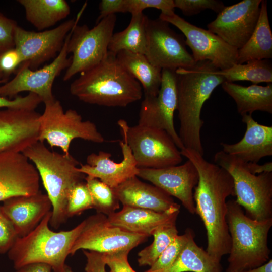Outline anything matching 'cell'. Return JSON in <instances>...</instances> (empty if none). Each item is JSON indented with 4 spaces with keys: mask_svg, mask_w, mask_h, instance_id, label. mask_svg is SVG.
<instances>
[{
    "mask_svg": "<svg viewBox=\"0 0 272 272\" xmlns=\"http://www.w3.org/2000/svg\"><path fill=\"white\" fill-rule=\"evenodd\" d=\"M180 153L198 171V182L193 193L195 213L200 216L207 231L206 251L220 262L223 256L229 254L231 247L226 199L235 196L233 178L225 169L208 162L194 150L184 148Z\"/></svg>",
    "mask_w": 272,
    "mask_h": 272,
    "instance_id": "6da1fadb",
    "label": "cell"
},
{
    "mask_svg": "<svg viewBox=\"0 0 272 272\" xmlns=\"http://www.w3.org/2000/svg\"><path fill=\"white\" fill-rule=\"evenodd\" d=\"M218 70L210 61H201L189 69L175 71L180 122L178 134L184 148L194 150L203 156L201 109L215 88L226 81L217 73Z\"/></svg>",
    "mask_w": 272,
    "mask_h": 272,
    "instance_id": "7a4b0ae2",
    "label": "cell"
},
{
    "mask_svg": "<svg viewBox=\"0 0 272 272\" xmlns=\"http://www.w3.org/2000/svg\"><path fill=\"white\" fill-rule=\"evenodd\" d=\"M70 91L82 102L106 107H125L142 97L140 83L109 51L99 63L72 82Z\"/></svg>",
    "mask_w": 272,
    "mask_h": 272,
    "instance_id": "3957f363",
    "label": "cell"
},
{
    "mask_svg": "<svg viewBox=\"0 0 272 272\" xmlns=\"http://www.w3.org/2000/svg\"><path fill=\"white\" fill-rule=\"evenodd\" d=\"M22 153L33 163L42 179L52 206L49 225L58 229L67 219L66 209L70 192L84 176L78 170L80 163L71 154L51 151L39 141Z\"/></svg>",
    "mask_w": 272,
    "mask_h": 272,
    "instance_id": "277c9868",
    "label": "cell"
},
{
    "mask_svg": "<svg viewBox=\"0 0 272 272\" xmlns=\"http://www.w3.org/2000/svg\"><path fill=\"white\" fill-rule=\"evenodd\" d=\"M231 247L226 272H245L269 260L268 235L272 218L256 221L248 217L235 200L227 201Z\"/></svg>",
    "mask_w": 272,
    "mask_h": 272,
    "instance_id": "5b68a950",
    "label": "cell"
},
{
    "mask_svg": "<svg viewBox=\"0 0 272 272\" xmlns=\"http://www.w3.org/2000/svg\"><path fill=\"white\" fill-rule=\"evenodd\" d=\"M52 211L25 236L18 237L8 252L15 270L27 264L42 263L50 265L54 272H61L85 220L68 231L55 232L49 227Z\"/></svg>",
    "mask_w": 272,
    "mask_h": 272,
    "instance_id": "8992f818",
    "label": "cell"
},
{
    "mask_svg": "<svg viewBox=\"0 0 272 272\" xmlns=\"http://www.w3.org/2000/svg\"><path fill=\"white\" fill-rule=\"evenodd\" d=\"M214 162L232 176L235 200L248 217L256 221L272 218V172L252 174L244 162L222 150L215 154Z\"/></svg>",
    "mask_w": 272,
    "mask_h": 272,
    "instance_id": "52a82bcc",
    "label": "cell"
},
{
    "mask_svg": "<svg viewBox=\"0 0 272 272\" xmlns=\"http://www.w3.org/2000/svg\"><path fill=\"white\" fill-rule=\"evenodd\" d=\"M44 105V112L38 118L39 141H46L51 148L59 147L66 155L70 154V145L75 139L96 143L105 141L95 124L89 120L83 121L75 110L64 111L60 102L56 99Z\"/></svg>",
    "mask_w": 272,
    "mask_h": 272,
    "instance_id": "ba28073f",
    "label": "cell"
},
{
    "mask_svg": "<svg viewBox=\"0 0 272 272\" xmlns=\"http://www.w3.org/2000/svg\"><path fill=\"white\" fill-rule=\"evenodd\" d=\"M117 124L138 168H161L182 162L180 151L165 130L138 124L130 126L124 119Z\"/></svg>",
    "mask_w": 272,
    "mask_h": 272,
    "instance_id": "9c48e42d",
    "label": "cell"
},
{
    "mask_svg": "<svg viewBox=\"0 0 272 272\" xmlns=\"http://www.w3.org/2000/svg\"><path fill=\"white\" fill-rule=\"evenodd\" d=\"M116 20L114 14L103 18L91 29L85 24L78 25V22L75 25L67 43V53L72 56L64 81L95 66L105 57Z\"/></svg>",
    "mask_w": 272,
    "mask_h": 272,
    "instance_id": "30bf717a",
    "label": "cell"
},
{
    "mask_svg": "<svg viewBox=\"0 0 272 272\" xmlns=\"http://www.w3.org/2000/svg\"><path fill=\"white\" fill-rule=\"evenodd\" d=\"M146 30L145 55L153 65L175 71L195 65L196 62L187 51L183 37L171 29L168 23L159 18L148 17Z\"/></svg>",
    "mask_w": 272,
    "mask_h": 272,
    "instance_id": "8fae6325",
    "label": "cell"
},
{
    "mask_svg": "<svg viewBox=\"0 0 272 272\" xmlns=\"http://www.w3.org/2000/svg\"><path fill=\"white\" fill-rule=\"evenodd\" d=\"M149 236L125 231L111 224L107 216L97 213L85 220V225L75 240L70 255L79 250L102 254L130 251Z\"/></svg>",
    "mask_w": 272,
    "mask_h": 272,
    "instance_id": "7c38bea8",
    "label": "cell"
},
{
    "mask_svg": "<svg viewBox=\"0 0 272 272\" xmlns=\"http://www.w3.org/2000/svg\"><path fill=\"white\" fill-rule=\"evenodd\" d=\"M86 5L85 3L75 19L65 21L51 29L35 32L17 25L14 33V47L21 54L23 63L35 70L44 62L54 59L61 50L67 35L79 22Z\"/></svg>",
    "mask_w": 272,
    "mask_h": 272,
    "instance_id": "4fadbf2b",
    "label": "cell"
},
{
    "mask_svg": "<svg viewBox=\"0 0 272 272\" xmlns=\"http://www.w3.org/2000/svg\"><path fill=\"white\" fill-rule=\"evenodd\" d=\"M72 30L61 50L50 63L40 69L32 70L27 64L22 63L17 70L15 77L0 86V96L12 99L19 93L28 91L38 95L44 103L55 99L52 93L53 83L71 62V57H67V46Z\"/></svg>",
    "mask_w": 272,
    "mask_h": 272,
    "instance_id": "5bb4252c",
    "label": "cell"
},
{
    "mask_svg": "<svg viewBox=\"0 0 272 272\" xmlns=\"http://www.w3.org/2000/svg\"><path fill=\"white\" fill-rule=\"evenodd\" d=\"M159 18L179 29L185 36V44L192 51L196 62L209 61L220 70L237 63L238 50L231 46L217 35L197 27L174 13L160 14Z\"/></svg>",
    "mask_w": 272,
    "mask_h": 272,
    "instance_id": "9a60e30c",
    "label": "cell"
},
{
    "mask_svg": "<svg viewBox=\"0 0 272 272\" xmlns=\"http://www.w3.org/2000/svg\"><path fill=\"white\" fill-rule=\"evenodd\" d=\"M177 108L175 71L162 70V80L157 96H144L139 113L138 124L165 130L181 150L184 149L174 123Z\"/></svg>",
    "mask_w": 272,
    "mask_h": 272,
    "instance_id": "2e32d148",
    "label": "cell"
},
{
    "mask_svg": "<svg viewBox=\"0 0 272 272\" xmlns=\"http://www.w3.org/2000/svg\"><path fill=\"white\" fill-rule=\"evenodd\" d=\"M262 0H244L225 6L207 25L208 30L238 50L246 43L258 20Z\"/></svg>",
    "mask_w": 272,
    "mask_h": 272,
    "instance_id": "e0dca14e",
    "label": "cell"
},
{
    "mask_svg": "<svg viewBox=\"0 0 272 272\" xmlns=\"http://www.w3.org/2000/svg\"><path fill=\"white\" fill-rule=\"evenodd\" d=\"M137 177L178 198L190 213H195L193 190L198 183L199 175L190 160L183 164L161 168H139Z\"/></svg>",
    "mask_w": 272,
    "mask_h": 272,
    "instance_id": "ac0fdd59",
    "label": "cell"
},
{
    "mask_svg": "<svg viewBox=\"0 0 272 272\" xmlns=\"http://www.w3.org/2000/svg\"><path fill=\"white\" fill-rule=\"evenodd\" d=\"M39 181L36 167L22 153H0V201L37 193Z\"/></svg>",
    "mask_w": 272,
    "mask_h": 272,
    "instance_id": "d6986e66",
    "label": "cell"
},
{
    "mask_svg": "<svg viewBox=\"0 0 272 272\" xmlns=\"http://www.w3.org/2000/svg\"><path fill=\"white\" fill-rule=\"evenodd\" d=\"M40 115L35 110L0 109V153H22L38 141Z\"/></svg>",
    "mask_w": 272,
    "mask_h": 272,
    "instance_id": "ffe728a7",
    "label": "cell"
},
{
    "mask_svg": "<svg viewBox=\"0 0 272 272\" xmlns=\"http://www.w3.org/2000/svg\"><path fill=\"white\" fill-rule=\"evenodd\" d=\"M123 159L116 163L110 157L111 154L100 151L98 154H89L86 164H80L78 170L87 176L96 178L112 188L133 176H137L139 168L132 152L125 140L120 141Z\"/></svg>",
    "mask_w": 272,
    "mask_h": 272,
    "instance_id": "44dd1931",
    "label": "cell"
},
{
    "mask_svg": "<svg viewBox=\"0 0 272 272\" xmlns=\"http://www.w3.org/2000/svg\"><path fill=\"white\" fill-rule=\"evenodd\" d=\"M2 206L19 237L31 232L52 209L48 195L40 190L35 194L8 198Z\"/></svg>",
    "mask_w": 272,
    "mask_h": 272,
    "instance_id": "7402d4cb",
    "label": "cell"
},
{
    "mask_svg": "<svg viewBox=\"0 0 272 272\" xmlns=\"http://www.w3.org/2000/svg\"><path fill=\"white\" fill-rule=\"evenodd\" d=\"M241 116L246 125L243 138L234 144L221 143L222 151L245 163H258L262 158L272 156V126L258 123L252 115Z\"/></svg>",
    "mask_w": 272,
    "mask_h": 272,
    "instance_id": "603a6c76",
    "label": "cell"
},
{
    "mask_svg": "<svg viewBox=\"0 0 272 272\" xmlns=\"http://www.w3.org/2000/svg\"><path fill=\"white\" fill-rule=\"evenodd\" d=\"M180 206L165 212L123 206L119 212L107 216L109 223L125 231L149 237L160 227L176 223Z\"/></svg>",
    "mask_w": 272,
    "mask_h": 272,
    "instance_id": "cb8c5ba5",
    "label": "cell"
},
{
    "mask_svg": "<svg viewBox=\"0 0 272 272\" xmlns=\"http://www.w3.org/2000/svg\"><path fill=\"white\" fill-rule=\"evenodd\" d=\"M123 206L165 212L180 206L172 197L159 188L141 181L137 176L114 188Z\"/></svg>",
    "mask_w": 272,
    "mask_h": 272,
    "instance_id": "d4e9b609",
    "label": "cell"
},
{
    "mask_svg": "<svg viewBox=\"0 0 272 272\" xmlns=\"http://www.w3.org/2000/svg\"><path fill=\"white\" fill-rule=\"evenodd\" d=\"M221 85L235 102L237 111L241 115H252L256 111L272 113L271 83L265 86L257 84L244 86L225 81Z\"/></svg>",
    "mask_w": 272,
    "mask_h": 272,
    "instance_id": "484cf974",
    "label": "cell"
},
{
    "mask_svg": "<svg viewBox=\"0 0 272 272\" xmlns=\"http://www.w3.org/2000/svg\"><path fill=\"white\" fill-rule=\"evenodd\" d=\"M260 6L258 20L253 32L244 46L238 50L237 63L272 58V33L268 17L267 1L262 0Z\"/></svg>",
    "mask_w": 272,
    "mask_h": 272,
    "instance_id": "4316f807",
    "label": "cell"
},
{
    "mask_svg": "<svg viewBox=\"0 0 272 272\" xmlns=\"http://www.w3.org/2000/svg\"><path fill=\"white\" fill-rule=\"evenodd\" d=\"M119 63L141 84L144 96H157L162 80V69L153 65L144 54L121 51L116 54Z\"/></svg>",
    "mask_w": 272,
    "mask_h": 272,
    "instance_id": "83f0119b",
    "label": "cell"
},
{
    "mask_svg": "<svg viewBox=\"0 0 272 272\" xmlns=\"http://www.w3.org/2000/svg\"><path fill=\"white\" fill-rule=\"evenodd\" d=\"M18 2L24 9L27 21L39 31L55 25L71 12L64 0H19Z\"/></svg>",
    "mask_w": 272,
    "mask_h": 272,
    "instance_id": "f1b7e54d",
    "label": "cell"
},
{
    "mask_svg": "<svg viewBox=\"0 0 272 272\" xmlns=\"http://www.w3.org/2000/svg\"><path fill=\"white\" fill-rule=\"evenodd\" d=\"M223 268L194 241L193 231L173 264L163 272H222Z\"/></svg>",
    "mask_w": 272,
    "mask_h": 272,
    "instance_id": "f546056e",
    "label": "cell"
},
{
    "mask_svg": "<svg viewBox=\"0 0 272 272\" xmlns=\"http://www.w3.org/2000/svg\"><path fill=\"white\" fill-rule=\"evenodd\" d=\"M147 18L143 13L131 15L127 27L122 31L113 33L108 45V51L116 55L121 51L145 55Z\"/></svg>",
    "mask_w": 272,
    "mask_h": 272,
    "instance_id": "4dcf8cb0",
    "label": "cell"
},
{
    "mask_svg": "<svg viewBox=\"0 0 272 272\" xmlns=\"http://www.w3.org/2000/svg\"><path fill=\"white\" fill-rule=\"evenodd\" d=\"M217 73L229 82L248 81L253 84L272 82V67L267 59L249 60L246 64L236 63L228 69H218Z\"/></svg>",
    "mask_w": 272,
    "mask_h": 272,
    "instance_id": "1f68e13d",
    "label": "cell"
},
{
    "mask_svg": "<svg viewBox=\"0 0 272 272\" xmlns=\"http://www.w3.org/2000/svg\"><path fill=\"white\" fill-rule=\"evenodd\" d=\"M176 224H170L158 228L153 234L154 240L151 244L138 253V262L140 266L153 264L161 253L178 235Z\"/></svg>",
    "mask_w": 272,
    "mask_h": 272,
    "instance_id": "d6a6232c",
    "label": "cell"
},
{
    "mask_svg": "<svg viewBox=\"0 0 272 272\" xmlns=\"http://www.w3.org/2000/svg\"><path fill=\"white\" fill-rule=\"evenodd\" d=\"M85 179L92 198L93 209L98 213L107 216L119 208L120 202L114 188L96 178L86 176Z\"/></svg>",
    "mask_w": 272,
    "mask_h": 272,
    "instance_id": "836d02e7",
    "label": "cell"
},
{
    "mask_svg": "<svg viewBox=\"0 0 272 272\" xmlns=\"http://www.w3.org/2000/svg\"><path fill=\"white\" fill-rule=\"evenodd\" d=\"M192 231L190 229H187L184 234L178 235L145 272H163L168 269L176 260Z\"/></svg>",
    "mask_w": 272,
    "mask_h": 272,
    "instance_id": "e575fe53",
    "label": "cell"
},
{
    "mask_svg": "<svg viewBox=\"0 0 272 272\" xmlns=\"http://www.w3.org/2000/svg\"><path fill=\"white\" fill-rule=\"evenodd\" d=\"M93 209L92 198L86 182L80 181L71 190L67 198L66 214L67 218Z\"/></svg>",
    "mask_w": 272,
    "mask_h": 272,
    "instance_id": "d590c367",
    "label": "cell"
},
{
    "mask_svg": "<svg viewBox=\"0 0 272 272\" xmlns=\"http://www.w3.org/2000/svg\"><path fill=\"white\" fill-rule=\"evenodd\" d=\"M147 8L157 9L161 14L169 15L174 13L175 6L173 0H123L124 13L136 14Z\"/></svg>",
    "mask_w": 272,
    "mask_h": 272,
    "instance_id": "8d00e7d4",
    "label": "cell"
},
{
    "mask_svg": "<svg viewBox=\"0 0 272 272\" xmlns=\"http://www.w3.org/2000/svg\"><path fill=\"white\" fill-rule=\"evenodd\" d=\"M175 8L179 9L186 16L197 14L206 9L220 13L225 7L223 3L218 0H174Z\"/></svg>",
    "mask_w": 272,
    "mask_h": 272,
    "instance_id": "74e56055",
    "label": "cell"
},
{
    "mask_svg": "<svg viewBox=\"0 0 272 272\" xmlns=\"http://www.w3.org/2000/svg\"><path fill=\"white\" fill-rule=\"evenodd\" d=\"M7 80H0V83H6ZM42 100L37 95L29 93L25 96H17L13 99L0 96V109L9 108L35 110L38 106L42 103Z\"/></svg>",
    "mask_w": 272,
    "mask_h": 272,
    "instance_id": "f35d334b",
    "label": "cell"
},
{
    "mask_svg": "<svg viewBox=\"0 0 272 272\" xmlns=\"http://www.w3.org/2000/svg\"><path fill=\"white\" fill-rule=\"evenodd\" d=\"M17 237L13 224L0 206V254L8 253Z\"/></svg>",
    "mask_w": 272,
    "mask_h": 272,
    "instance_id": "ab89813d",
    "label": "cell"
},
{
    "mask_svg": "<svg viewBox=\"0 0 272 272\" xmlns=\"http://www.w3.org/2000/svg\"><path fill=\"white\" fill-rule=\"evenodd\" d=\"M17 24L0 13V54L15 47L14 30Z\"/></svg>",
    "mask_w": 272,
    "mask_h": 272,
    "instance_id": "60d3db41",
    "label": "cell"
},
{
    "mask_svg": "<svg viewBox=\"0 0 272 272\" xmlns=\"http://www.w3.org/2000/svg\"><path fill=\"white\" fill-rule=\"evenodd\" d=\"M129 251L102 254L103 260L110 269V272H136L128 261Z\"/></svg>",
    "mask_w": 272,
    "mask_h": 272,
    "instance_id": "b9f144b4",
    "label": "cell"
},
{
    "mask_svg": "<svg viewBox=\"0 0 272 272\" xmlns=\"http://www.w3.org/2000/svg\"><path fill=\"white\" fill-rule=\"evenodd\" d=\"M22 63L21 55L15 47L0 54V70L3 76L17 71Z\"/></svg>",
    "mask_w": 272,
    "mask_h": 272,
    "instance_id": "7bdbcfd3",
    "label": "cell"
},
{
    "mask_svg": "<svg viewBox=\"0 0 272 272\" xmlns=\"http://www.w3.org/2000/svg\"><path fill=\"white\" fill-rule=\"evenodd\" d=\"M83 252L87 260L85 271L107 272L105 270L106 264L102 253L85 250H83Z\"/></svg>",
    "mask_w": 272,
    "mask_h": 272,
    "instance_id": "ee69618b",
    "label": "cell"
},
{
    "mask_svg": "<svg viewBox=\"0 0 272 272\" xmlns=\"http://www.w3.org/2000/svg\"><path fill=\"white\" fill-rule=\"evenodd\" d=\"M99 16L96 23L109 15L124 13L123 0H102L99 4Z\"/></svg>",
    "mask_w": 272,
    "mask_h": 272,
    "instance_id": "f6af8a7d",
    "label": "cell"
},
{
    "mask_svg": "<svg viewBox=\"0 0 272 272\" xmlns=\"http://www.w3.org/2000/svg\"><path fill=\"white\" fill-rule=\"evenodd\" d=\"M51 267L46 264L36 263L24 265L16 270L15 272H52Z\"/></svg>",
    "mask_w": 272,
    "mask_h": 272,
    "instance_id": "bcb514c9",
    "label": "cell"
},
{
    "mask_svg": "<svg viewBox=\"0 0 272 272\" xmlns=\"http://www.w3.org/2000/svg\"><path fill=\"white\" fill-rule=\"evenodd\" d=\"M244 164L247 169L254 174L272 172V163L271 162L266 163L263 165L250 162H244Z\"/></svg>",
    "mask_w": 272,
    "mask_h": 272,
    "instance_id": "7dc6e473",
    "label": "cell"
},
{
    "mask_svg": "<svg viewBox=\"0 0 272 272\" xmlns=\"http://www.w3.org/2000/svg\"><path fill=\"white\" fill-rule=\"evenodd\" d=\"M245 272H272V260L270 259L262 265Z\"/></svg>",
    "mask_w": 272,
    "mask_h": 272,
    "instance_id": "c3c4849f",
    "label": "cell"
},
{
    "mask_svg": "<svg viewBox=\"0 0 272 272\" xmlns=\"http://www.w3.org/2000/svg\"><path fill=\"white\" fill-rule=\"evenodd\" d=\"M61 272H74L71 268L67 265H65L62 271ZM86 272V271H85Z\"/></svg>",
    "mask_w": 272,
    "mask_h": 272,
    "instance_id": "681fc988",
    "label": "cell"
},
{
    "mask_svg": "<svg viewBox=\"0 0 272 272\" xmlns=\"http://www.w3.org/2000/svg\"><path fill=\"white\" fill-rule=\"evenodd\" d=\"M3 77L2 73H1V71L0 70V80L2 79H1V78H2ZM2 80H4V79H2Z\"/></svg>",
    "mask_w": 272,
    "mask_h": 272,
    "instance_id": "f907efd6",
    "label": "cell"
}]
</instances>
